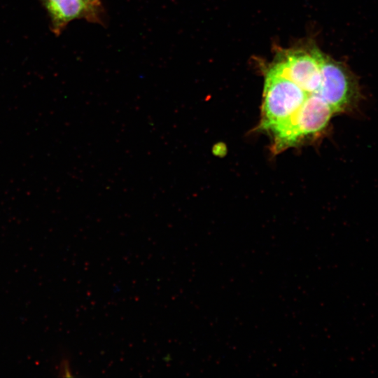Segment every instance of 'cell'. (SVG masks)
I'll list each match as a JSON object with an SVG mask.
<instances>
[{
    "mask_svg": "<svg viewBox=\"0 0 378 378\" xmlns=\"http://www.w3.org/2000/svg\"><path fill=\"white\" fill-rule=\"evenodd\" d=\"M265 76L260 127L272 133L296 114L309 94L285 77L267 71Z\"/></svg>",
    "mask_w": 378,
    "mask_h": 378,
    "instance_id": "1",
    "label": "cell"
},
{
    "mask_svg": "<svg viewBox=\"0 0 378 378\" xmlns=\"http://www.w3.org/2000/svg\"><path fill=\"white\" fill-rule=\"evenodd\" d=\"M321 84L317 95L334 113H353L358 109L363 95L357 77L347 66L322 52Z\"/></svg>",
    "mask_w": 378,
    "mask_h": 378,
    "instance_id": "2",
    "label": "cell"
},
{
    "mask_svg": "<svg viewBox=\"0 0 378 378\" xmlns=\"http://www.w3.org/2000/svg\"><path fill=\"white\" fill-rule=\"evenodd\" d=\"M333 114L324 99L316 94H309L296 114L271 133L275 150L279 152L324 132Z\"/></svg>",
    "mask_w": 378,
    "mask_h": 378,
    "instance_id": "3",
    "label": "cell"
},
{
    "mask_svg": "<svg viewBox=\"0 0 378 378\" xmlns=\"http://www.w3.org/2000/svg\"><path fill=\"white\" fill-rule=\"evenodd\" d=\"M317 48L279 52L267 71L285 77L307 94H318L321 84V57Z\"/></svg>",
    "mask_w": 378,
    "mask_h": 378,
    "instance_id": "4",
    "label": "cell"
},
{
    "mask_svg": "<svg viewBox=\"0 0 378 378\" xmlns=\"http://www.w3.org/2000/svg\"><path fill=\"white\" fill-rule=\"evenodd\" d=\"M50 20L51 30L59 36L72 21L85 19L88 22L102 23V10L83 0H41Z\"/></svg>",
    "mask_w": 378,
    "mask_h": 378,
    "instance_id": "5",
    "label": "cell"
},
{
    "mask_svg": "<svg viewBox=\"0 0 378 378\" xmlns=\"http://www.w3.org/2000/svg\"><path fill=\"white\" fill-rule=\"evenodd\" d=\"M66 359H62L58 366V372L61 376L63 377H71V370L70 365Z\"/></svg>",
    "mask_w": 378,
    "mask_h": 378,
    "instance_id": "6",
    "label": "cell"
},
{
    "mask_svg": "<svg viewBox=\"0 0 378 378\" xmlns=\"http://www.w3.org/2000/svg\"><path fill=\"white\" fill-rule=\"evenodd\" d=\"M83 1H84L88 5L91 6H92V7L97 8V9H99V10H103L102 3H101L100 0H83Z\"/></svg>",
    "mask_w": 378,
    "mask_h": 378,
    "instance_id": "7",
    "label": "cell"
}]
</instances>
